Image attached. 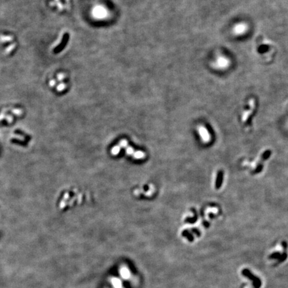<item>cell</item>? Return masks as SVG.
I'll use <instances>...</instances> for the list:
<instances>
[{"mask_svg":"<svg viewBox=\"0 0 288 288\" xmlns=\"http://www.w3.org/2000/svg\"><path fill=\"white\" fill-rule=\"evenodd\" d=\"M243 274L245 275V276H248V277H250L249 278H251V279H253V280H254V285H255V286L256 287H259L260 286V282H259V279H257V278H253V276H252V275L250 274V273L249 272V271H247V270H244L243 271Z\"/></svg>","mask_w":288,"mask_h":288,"instance_id":"277c9868","label":"cell"},{"mask_svg":"<svg viewBox=\"0 0 288 288\" xmlns=\"http://www.w3.org/2000/svg\"><path fill=\"white\" fill-rule=\"evenodd\" d=\"M222 179H223V173H222L221 171H218L215 175V187L216 188H219V186L221 185L222 183Z\"/></svg>","mask_w":288,"mask_h":288,"instance_id":"7a4b0ae2","label":"cell"},{"mask_svg":"<svg viewBox=\"0 0 288 288\" xmlns=\"http://www.w3.org/2000/svg\"><path fill=\"white\" fill-rule=\"evenodd\" d=\"M200 135H202V138L204 139L205 141H207V140H209V131L207 130V128H205V127H204V126H201L200 128Z\"/></svg>","mask_w":288,"mask_h":288,"instance_id":"3957f363","label":"cell"},{"mask_svg":"<svg viewBox=\"0 0 288 288\" xmlns=\"http://www.w3.org/2000/svg\"><path fill=\"white\" fill-rule=\"evenodd\" d=\"M249 104H250V107H251L250 109H249L248 111H245L242 115L243 122H246V121L248 120V118L249 117V115H250V114H251L252 112H253L254 106H255V102H254L253 99H251V100L249 101Z\"/></svg>","mask_w":288,"mask_h":288,"instance_id":"6da1fadb","label":"cell"}]
</instances>
